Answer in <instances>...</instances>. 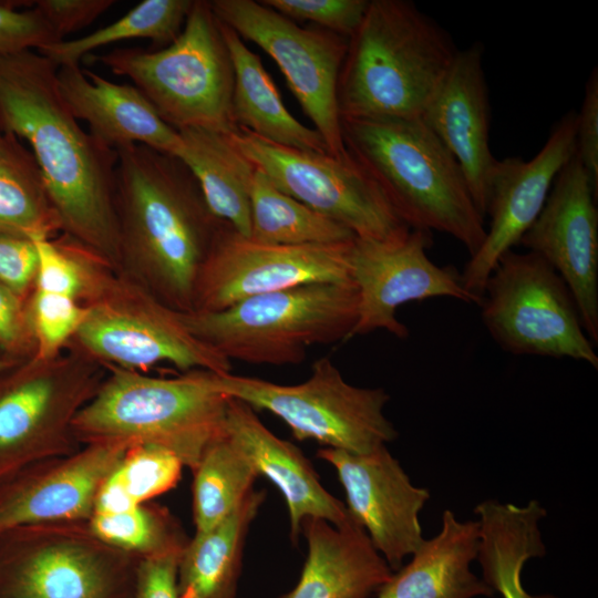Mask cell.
Segmentation results:
<instances>
[{"label": "cell", "instance_id": "1", "mask_svg": "<svg viewBox=\"0 0 598 598\" xmlns=\"http://www.w3.org/2000/svg\"><path fill=\"white\" fill-rule=\"evenodd\" d=\"M56 71L35 50L0 58V125L29 144L62 231L121 269L117 154L82 128L60 93Z\"/></svg>", "mask_w": 598, "mask_h": 598}, {"label": "cell", "instance_id": "2", "mask_svg": "<svg viewBox=\"0 0 598 598\" xmlns=\"http://www.w3.org/2000/svg\"><path fill=\"white\" fill-rule=\"evenodd\" d=\"M115 151L121 269L169 308L193 311L199 270L225 221L179 158L143 145Z\"/></svg>", "mask_w": 598, "mask_h": 598}, {"label": "cell", "instance_id": "3", "mask_svg": "<svg viewBox=\"0 0 598 598\" xmlns=\"http://www.w3.org/2000/svg\"><path fill=\"white\" fill-rule=\"evenodd\" d=\"M457 52L413 2L370 0L339 75L341 120L422 117Z\"/></svg>", "mask_w": 598, "mask_h": 598}, {"label": "cell", "instance_id": "4", "mask_svg": "<svg viewBox=\"0 0 598 598\" xmlns=\"http://www.w3.org/2000/svg\"><path fill=\"white\" fill-rule=\"evenodd\" d=\"M349 154L412 227L458 240L473 256L486 227L455 158L420 118L341 120Z\"/></svg>", "mask_w": 598, "mask_h": 598}, {"label": "cell", "instance_id": "5", "mask_svg": "<svg viewBox=\"0 0 598 598\" xmlns=\"http://www.w3.org/2000/svg\"><path fill=\"white\" fill-rule=\"evenodd\" d=\"M106 368L109 374L74 419L80 444L155 445L193 471L206 448L226 433L230 398L216 388V372L190 370L176 378H158Z\"/></svg>", "mask_w": 598, "mask_h": 598}, {"label": "cell", "instance_id": "6", "mask_svg": "<svg viewBox=\"0 0 598 598\" xmlns=\"http://www.w3.org/2000/svg\"><path fill=\"white\" fill-rule=\"evenodd\" d=\"M188 330L230 362L298 364L307 349L350 340L358 318L352 281L301 285L215 312H181Z\"/></svg>", "mask_w": 598, "mask_h": 598}, {"label": "cell", "instance_id": "7", "mask_svg": "<svg viewBox=\"0 0 598 598\" xmlns=\"http://www.w3.org/2000/svg\"><path fill=\"white\" fill-rule=\"evenodd\" d=\"M112 73L128 78L176 131L233 134L234 68L209 2L194 0L179 35L153 51L116 49L93 54Z\"/></svg>", "mask_w": 598, "mask_h": 598}, {"label": "cell", "instance_id": "8", "mask_svg": "<svg viewBox=\"0 0 598 598\" xmlns=\"http://www.w3.org/2000/svg\"><path fill=\"white\" fill-rule=\"evenodd\" d=\"M113 270L105 261L96 267L82 302L86 316L73 347L103 365L138 372L159 363L185 372H230L231 362L195 337L179 311L128 272Z\"/></svg>", "mask_w": 598, "mask_h": 598}, {"label": "cell", "instance_id": "9", "mask_svg": "<svg viewBox=\"0 0 598 598\" xmlns=\"http://www.w3.org/2000/svg\"><path fill=\"white\" fill-rule=\"evenodd\" d=\"M104 377L103 364L75 347L51 359L33 354L0 372V485L82 446L73 422Z\"/></svg>", "mask_w": 598, "mask_h": 598}, {"label": "cell", "instance_id": "10", "mask_svg": "<svg viewBox=\"0 0 598 598\" xmlns=\"http://www.w3.org/2000/svg\"><path fill=\"white\" fill-rule=\"evenodd\" d=\"M215 384L228 398L278 416L298 441L313 440L324 447L363 454L398 437L384 414L390 400L386 391L350 384L327 357L316 360L310 377L298 384L231 372L216 373Z\"/></svg>", "mask_w": 598, "mask_h": 598}, {"label": "cell", "instance_id": "11", "mask_svg": "<svg viewBox=\"0 0 598 598\" xmlns=\"http://www.w3.org/2000/svg\"><path fill=\"white\" fill-rule=\"evenodd\" d=\"M484 327L514 355L568 358L598 369L575 299L555 269L533 251L505 252L478 303Z\"/></svg>", "mask_w": 598, "mask_h": 598}, {"label": "cell", "instance_id": "12", "mask_svg": "<svg viewBox=\"0 0 598 598\" xmlns=\"http://www.w3.org/2000/svg\"><path fill=\"white\" fill-rule=\"evenodd\" d=\"M138 559L87 522L16 527L0 535V598H128Z\"/></svg>", "mask_w": 598, "mask_h": 598}, {"label": "cell", "instance_id": "13", "mask_svg": "<svg viewBox=\"0 0 598 598\" xmlns=\"http://www.w3.org/2000/svg\"><path fill=\"white\" fill-rule=\"evenodd\" d=\"M230 136L278 189L347 227L357 238L389 240L413 229L350 154L339 158L328 152L287 147L245 128Z\"/></svg>", "mask_w": 598, "mask_h": 598}, {"label": "cell", "instance_id": "14", "mask_svg": "<svg viewBox=\"0 0 598 598\" xmlns=\"http://www.w3.org/2000/svg\"><path fill=\"white\" fill-rule=\"evenodd\" d=\"M208 2L219 21L277 63L330 154L346 157L337 91L349 39L319 27H299L260 1Z\"/></svg>", "mask_w": 598, "mask_h": 598}, {"label": "cell", "instance_id": "15", "mask_svg": "<svg viewBox=\"0 0 598 598\" xmlns=\"http://www.w3.org/2000/svg\"><path fill=\"white\" fill-rule=\"evenodd\" d=\"M352 241L266 245L225 223L199 270L193 311H220L250 297L307 283L352 281Z\"/></svg>", "mask_w": 598, "mask_h": 598}, {"label": "cell", "instance_id": "16", "mask_svg": "<svg viewBox=\"0 0 598 598\" xmlns=\"http://www.w3.org/2000/svg\"><path fill=\"white\" fill-rule=\"evenodd\" d=\"M431 245V231L420 228L395 239H353L349 265L358 292V318L350 339L377 330L406 338L409 329L396 311L411 301L448 297L477 305L455 267H441L429 258Z\"/></svg>", "mask_w": 598, "mask_h": 598}, {"label": "cell", "instance_id": "17", "mask_svg": "<svg viewBox=\"0 0 598 598\" xmlns=\"http://www.w3.org/2000/svg\"><path fill=\"white\" fill-rule=\"evenodd\" d=\"M598 189L575 155L556 176L547 200L519 245L547 261L577 305L590 341L598 343Z\"/></svg>", "mask_w": 598, "mask_h": 598}, {"label": "cell", "instance_id": "18", "mask_svg": "<svg viewBox=\"0 0 598 598\" xmlns=\"http://www.w3.org/2000/svg\"><path fill=\"white\" fill-rule=\"evenodd\" d=\"M577 113H566L530 161L497 159L492 171L486 216L489 227L480 249L470 257L461 278L480 303L484 285L499 258L519 245L540 214L554 181L576 153Z\"/></svg>", "mask_w": 598, "mask_h": 598}, {"label": "cell", "instance_id": "19", "mask_svg": "<svg viewBox=\"0 0 598 598\" xmlns=\"http://www.w3.org/2000/svg\"><path fill=\"white\" fill-rule=\"evenodd\" d=\"M317 456L336 470L350 517L398 570L424 539L419 516L430 499L429 489L412 484L386 445L363 454L323 446Z\"/></svg>", "mask_w": 598, "mask_h": 598}, {"label": "cell", "instance_id": "20", "mask_svg": "<svg viewBox=\"0 0 598 598\" xmlns=\"http://www.w3.org/2000/svg\"><path fill=\"white\" fill-rule=\"evenodd\" d=\"M128 444L99 441L37 463L0 485V535L20 526L87 522L97 491Z\"/></svg>", "mask_w": 598, "mask_h": 598}, {"label": "cell", "instance_id": "21", "mask_svg": "<svg viewBox=\"0 0 598 598\" xmlns=\"http://www.w3.org/2000/svg\"><path fill=\"white\" fill-rule=\"evenodd\" d=\"M421 118L457 162L485 218L497 159L489 147V100L481 43L458 50Z\"/></svg>", "mask_w": 598, "mask_h": 598}, {"label": "cell", "instance_id": "22", "mask_svg": "<svg viewBox=\"0 0 598 598\" xmlns=\"http://www.w3.org/2000/svg\"><path fill=\"white\" fill-rule=\"evenodd\" d=\"M56 82L70 112L103 145L112 150L143 145L179 158L184 147L179 132L161 118L136 86L114 83L79 64L58 66Z\"/></svg>", "mask_w": 598, "mask_h": 598}, {"label": "cell", "instance_id": "23", "mask_svg": "<svg viewBox=\"0 0 598 598\" xmlns=\"http://www.w3.org/2000/svg\"><path fill=\"white\" fill-rule=\"evenodd\" d=\"M226 433L249 457L258 475L268 478L285 497L291 542L298 540L307 518L324 519L338 527L352 520L346 504L323 487L300 448L274 434L251 406L229 399Z\"/></svg>", "mask_w": 598, "mask_h": 598}, {"label": "cell", "instance_id": "24", "mask_svg": "<svg viewBox=\"0 0 598 598\" xmlns=\"http://www.w3.org/2000/svg\"><path fill=\"white\" fill-rule=\"evenodd\" d=\"M301 534L308 551L300 577L279 598H372L393 574L353 519L338 527L307 518Z\"/></svg>", "mask_w": 598, "mask_h": 598}, {"label": "cell", "instance_id": "25", "mask_svg": "<svg viewBox=\"0 0 598 598\" xmlns=\"http://www.w3.org/2000/svg\"><path fill=\"white\" fill-rule=\"evenodd\" d=\"M480 526L442 514L440 532L423 539L410 561L393 571L372 598H478L494 591L471 568L476 560Z\"/></svg>", "mask_w": 598, "mask_h": 598}, {"label": "cell", "instance_id": "26", "mask_svg": "<svg viewBox=\"0 0 598 598\" xmlns=\"http://www.w3.org/2000/svg\"><path fill=\"white\" fill-rule=\"evenodd\" d=\"M474 513L480 526L476 560L482 579L502 598H560L554 594H530L522 582L525 564L546 555L540 522L547 516L543 505L532 499L526 505L485 499Z\"/></svg>", "mask_w": 598, "mask_h": 598}, {"label": "cell", "instance_id": "27", "mask_svg": "<svg viewBox=\"0 0 598 598\" xmlns=\"http://www.w3.org/2000/svg\"><path fill=\"white\" fill-rule=\"evenodd\" d=\"M218 22L234 68L233 114L238 128L278 145L330 153L322 136L287 110L259 55L231 28Z\"/></svg>", "mask_w": 598, "mask_h": 598}, {"label": "cell", "instance_id": "28", "mask_svg": "<svg viewBox=\"0 0 598 598\" xmlns=\"http://www.w3.org/2000/svg\"><path fill=\"white\" fill-rule=\"evenodd\" d=\"M265 498L254 488L219 524L195 532L179 557L181 598H237L246 538Z\"/></svg>", "mask_w": 598, "mask_h": 598}, {"label": "cell", "instance_id": "29", "mask_svg": "<svg viewBox=\"0 0 598 598\" xmlns=\"http://www.w3.org/2000/svg\"><path fill=\"white\" fill-rule=\"evenodd\" d=\"M184 143L179 159L198 182L210 212L238 234L250 236V189L256 166L230 134L204 130L178 131Z\"/></svg>", "mask_w": 598, "mask_h": 598}, {"label": "cell", "instance_id": "30", "mask_svg": "<svg viewBox=\"0 0 598 598\" xmlns=\"http://www.w3.org/2000/svg\"><path fill=\"white\" fill-rule=\"evenodd\" d=\"M62 231L42 173L31 153L10 133L0 136V235L52 238Z\"/></svg>", "mask_w": 598, "mask_h": 598}, {"label": "cell", "instance_id": "31", "mask_svg": "<svg viewBox=\"0 0 598 598\" xmlns=\"http://www.w3.org/2000/svg\"><path fill=\"white\" fill-rule=\"evenodd\" d=\"M250 238L266 245L301 246L352 241L347 227L278 189L256 167L250 189Z\"/></svg>", "mask_w": 598, "mask_h": 598}, {"label": "cell", "instance_id": "32", "mask_svg": "<svg viewBox=\"0 0 598 598\" xmlns=\"http://www.w3.org/2000/svg\"><path fill=\"white\" fill-rule=\"evenodd\" d=\"M192 472L195 532H205L229 516L259 477L249 457L227 433L206 448Z\"/></svg>", "mask_w": 598, "mask_h": 598}, {"label": "cell", "instance_id": "33", "mask_svg": "<svg viewBox=\"0 0 598 598\" xmlns=\"http://www.w3.org/2000/svg\"><path fill=\"white\" fill-rule=\"evenodd\" d=\"M194 0H144L116 21L74 40L39 50L56 66L78 65L94 50L131 39H147L162 49L182 32Z\"/></svg>", "mask_w": 598, "mask_h": 598}, {"label": "cell", "instance_id": "34", "mask_svg": "<svg viewBox=\"0 0 598 598\" xmlns=\"http://www.w3.org/2000/svg\"><path fill=\"white\" fill-rule=\"evenodd\" d=\"M91 532L105 544L137 558L181 553L189 538L165 507L144 503L117 514H93Z\"/></svg>", "mask_w": 598, "mask_h": 598}, {"label": "cell", "instance_id": "35", "mask_svg": "<svg viewBox=\"0 0 598 598\" xmlns=\"http://www.w3.org/2000/svg\"><path fill=\"white\" fill-rule=\"evenodd\" d=\"M28 316L35 341V355L51 359L73 340L86 308L73 297L32 290L28 298Z\"/></svg>", "mask_w": 598, "mask_h": 598}, {"label": "cell", "instance_id": "36", "mask_svg": "<svg viewBox=\"0 0 598 598\" xmlns=\"http://www.w3.org/2000/svg\"><path fill=\"white\" fill-rule=\"evenodd\" d=\"M183 467L172 452L155 445L136 444L127 448L115 473L134 503L141 505L176 487Z\"/></svg>", "mask_w": 598, "mask_h": 598}, {"label": "cell", "instance_id": "37", "mask_svg": "<svg viewBox=\"0 0 598 598\" xmlns=\"http://www.w3.org/2000/svg\"><path fill=\"white\" fill-rule=\"evenodd\" d=\"M290 20L310 21L317 27L350 38L359 28L369 0H260Z\"/></svg>", "mask_w": 598, "mask_h": 598}, {"label": "cell", "instance_id": "38", "mask_svg": "<svg viewBox=\"0 0 598 598\" xmlns=\"http://www.w3.org/2000/svg\"><path fill=\"white\" fill-rule=\"evenodd\" d=\"M60 42L34 9L18 10L0 2V58Z\"/></svg>", "mask_w": 598, "mask_h": 598}, {"label": "cell", "instance_id": "39", "mask_svg": "<svg viewBox=\"0 0 598 598\" xmlns=\"http://www.w3.org/2000/svg\"><path fill=\"white\" fill-rule=\"evenodd\" d=\"M0 350L16 360L30 358L37 347L28 316V299L0 283Z\"/></svg>", "mask_w": 598, "mask_h": 598}, {"label": "cell", "instance_id": "40", "mask_svg": "<svg viewBox=\"0 0 598 598\" xmlns=\"http://www.w3.org/2000/svg\"><path fill=\"white\" fill-rule=\"evenodd\" d=\"M37 267L38 255L32 240L0 235V283L28 299L33 290Z\"/></svg>", "mask_w": 598, "mask_h": 598}, {"label": "cell", "instance_id": "41", "mask_svg": "<svg viewBox=\"0 0 598 598\" xmlns=\"http://www.w3.org/2000/svg\"><path fill=\"white\" fill-rule=\"evenodd\" d=\"M34 8L49 24L59 41L91 24L111 8L113 0H38Z\"/></svg>", "mask_w": 598, "mask_h": 598}, {"label": "cell", "instance_id": "42", "mask_svg": "<svg viewBox=\"0 0 598 598\" xmlns=\"http://www.w3.org/2000/svg\"><path fill=\"white\" fill-rule=\"evenodd\" d=\"M181 554L140 558L128 598H181L177 585Z\"/></svg>", "mask_w": 598, "mask_h": 598}, {"label": "cell", "instance_id": "43", "mask_svg": "<svg viewBox=\"0 0 598 598\" xmlns=\"http://www.w3.org/2000/svg\"><path fill=\"white\" fill-rule=\"evenodd\" d=\"M576 154L598 189V69L594 68L577 113Z\"/></svg>", "mask_w": 598, "mask_h": 598}, {"label": "cell", "instance_id": "44", "mask_svg": "<svg viewBox=\"0 0 598 598\" xmlns=\"http://www.w3.org/2000/svg\"><path fill=\"white\" fill-rule=\"evenodd\" d=\"M136 506L114 470L97 491L93 514H117Z\"/></svg>", "mask_w": 598, "mask_h": 598}, {"label": "cell", "instance_id": "45", "mask_svg": "<svg viewBox=\"0 0 598 598\" xmlns=\"http://www.w3.org/2000/svg\"><path fill=\"white\" fill-rule=\"evenodd\" d=\"M20 360H16V359H12L10 357H7V355H1L0 357V372L14 365L16 363H18Z\"/></svg>", "mask_w": 598, "mask_h": 598}, {"label": "cell", "instance_id": "46", "mask_svg": "<svg viewBox=\"0 0 598 598\" xmlns=\"http://www.w3.org/2000/svg\"><path fill=\"white\" fill-rule=\"evenodd\" d=\"M2 133H3V131H2V127H1V125H0V136L2 135Z\"/></svg>", "mask_w": 598, "mask_h": 598}]
</instances>
